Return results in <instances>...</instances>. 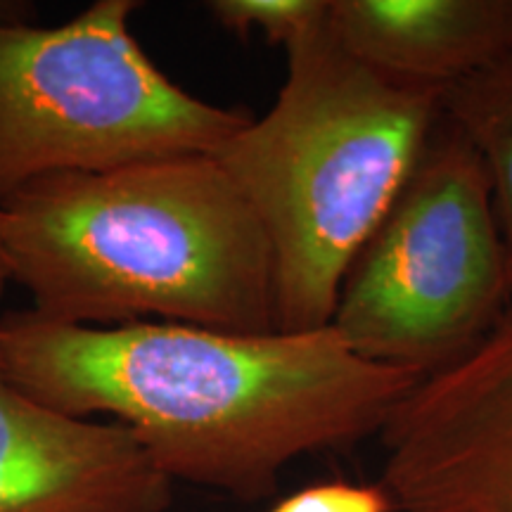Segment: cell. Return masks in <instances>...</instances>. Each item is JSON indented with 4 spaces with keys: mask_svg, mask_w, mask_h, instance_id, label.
Returning <instances> with one entry per match:
<instances>
[{
    "mask_svg": "<svg viewBox=\"0 0 512 512\" xmlns=\"http://www.w3.org/2000/svg\"><path fill=\"white\" fill-rule=\"evenodd\" d=\"M138 8L98 0L57 27L0 12V204L48 176L216 155L254 119L171 81L133 36Z\"/></svg>",
    "mask_w": 512,
    "mask_h": 512,
    "instance_id": "277c9868",
    "label": "cell"
},
{
    "mask_svg": "<svg viewBox=\"0 0 512 512\" xmlns=\"http://www.w3.org/2000/svg\"><path fill=\"white\" fill-rule=\"evenodd\" d=\"M211 17L230 34L249 38L254 31L290 48L330 19V0H214Z\"/></svg>",
    "mask_w": 512,
    "mask_h": 512,
    "instance_id": "30bf717a",
    "label": "cell"
},
{
    "mask_svg": "<svg viewBox=\"0 0 512 512\" xmlns=\"http://www.w3.org/2000/svg\"><path fill=\"white\" fill-rule=\"evenodd\" d=\"M10 283L41 318L275 332L273 252L214 155L34 181L0 204Z\"/></svg>",
    "mask_w": 512,
    "mask_h": 512,
    "instance_id": "7a4b0ae2",
    "label": "cell"
},
{
    "mask_svg": "<svg viewBox=\"0 0 512 512\" xmlns=\"http://www.w3.org/2000/svg\"><path fill=\"white\" fill-rule=\"evenodd\" d=\"M10 285V271L8 261H5V249H3V235H0V297H3L5 290Z\"/></svg>",
    "mask_w": 512,
    "mask_h": 512,
    "instance_id": "7c38bea8",
    "label": "cell"
},
{
    "mask_svg": "<svg viewBox=\"0 0 512 512\" xmlns=\"http://www.w3.org/2000/svg\"><path fill=\"white\" fill-rule=\"evenodd\" d=\"M0 368L55 411L112 415L171 482L238 498L271 494L292 460L380 434L422 380L366 361L332 325L86 328L31 309L0 318Z\"/></svg>",
    "mask_w": 512,
    "mask_h": 512,
    "instance_id": "6da1fadb",
    "label": "cell"
},
{
    "mask_svg": "<svg viewBox=\"0 0 512 512\" xmlns=\"http://www.w3.org/2000/svg\"><path fill=\"white\" fill-rule=\"evenodd\" d=\"M171 489L126 427L55 411L0 368V512H166Z\"/></svg>",
    "mask_w": 512,
    "mask_h": 512,
    "instance_id": "52a82bcc",
    "label": "cell"
},
{
    "mask_svg": "<svg viewBox=\"0 0 512 512\" xmlns=\"http://www.w3.org/2000/svg\"><path fill=\"white\" fill-rule=\"evenodd\" d=\"M285 50L273 107L214 157L271 245L275 330L309 332L332 323L344 275L411 176L444 91L368 67L330 19Z\"/></svg>",
    "mask_w": 512,
    "mask_h": 512,
    "instance_id": "3957f363",
    "label": "cell"
},
{
    "mask_svg": "<svg viewBox=\"0 0 512 512\" xmlns=\"http://www.w3.org/2000/svg\"><path fill=\"white\" fill-rule=\"evenodd\" d=\"M268 512H392L382 484L320 482L287 496Z\"/></svg>",
    "mask_w": 512,
    "mask_h": 512,
    "instance_id": "8fae6325",
    "label": "cell"
},
{
    "mask_svg": "<svg viewBox=\"0 0 512 512\" xmlns=\"http://www.w3.org/2000/svg\"><path fill=\"white\" fill-rule=\"evenodd\" d=\"M330 27L368 67L437 91L512 55V0H330Z\"/></svg>",
    "mask_w": 512,
    "mask_h": 512,
    "instance_id": "ba28073f",
    "label": "cell"
},
{
    "mask_svg": "<svg viewBox=\"0 0 512 512\" xmlns=\"http://www.w3.org/2000/svg\"><path fill=\"white\" fill-rule=\"evenodd\" d=\"M510 302L489 174L441 112L344 275L330 325L366 361L427 377L475 347Z\"/></svg>",
    "mask_w": 512,
    "mask_h": 512,
    "instance_id": "5b68a950",
    "label": "cell"
},
{
    "mask_svg": "<svg viewBox=\"0 0 512 512\" xmlns=\"http://www.w3.org/2000/svg\"><path fill=\"white\" fill-rule=\"evenodd\" d=\"M441 110L465 133L489 174L512 292V55L446 88Z\"/></svg>",
    "mask_w": 512,
    "mask_h": 512,
    "instance_id": "9c48e42d",
    "label": "cell"
},
{
    "mask_svg": "<svg viewBox=\"0 0 512 512\" xmlns=\"http://www.w3.org/2000/svg\"><path fill=\"white\" fill-rule=\"evenodd\" d=\"M392 512H512V302L380 432Z\"/></svg>",
    "mask_w": 512,
    "mask_h": 512,
    "instance_id": "8992f818",
    "label": "cell"
}]
</instances>
